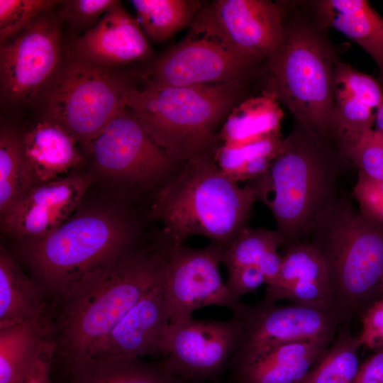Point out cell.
<instances>
[{"label":"cell","instance_id":"obj_1","mask_svg":"<svg viewBox=\"0 0 383 383\" xmlns=\"http://www.w3.org/2000/svg\"><path fill=\"white\" fill-rule=\"evenodd\" d=\"M166 240L135 248L82 278L55 297L49 340L67 365L88 357L96 345L163 278Z\"/></svg>","mask_w":383,"mask_h":383},{"label":"cell","instance_id":"obj_2","mask_svg":"<svg viewBox=\"0 0 383 383\" xmlns=\"http://www.w3.org/2000/svg\"><path fill=\"white\" fill-rule=\"evenodd\" d=\"M352 166L333 140L294 121L267 171L246 184L270 210L284 248L308 240L338 198L340 174Z\"/></svg>","mask_w":383,"mask_h":383},{"label":"cell","instance_id":"obj_3","mask_svg":"<svg viewBox=\"0 0 383 383\" xmlns=\"http://www.w3.org/2000/svg\"><path fill=\"white\" fill-rule=\"evenodd\" d=\"M339 60L310 1H287L282 39L263 68L262 90L274 94L310 132L333 140Z\"/></svg>","mask_w":383,"mask_h":383},{"label":"cell","instance_id":"obj_4","mask_svg":"<svg viewBox=\"0 0 383 383\" xmlns=\"http://www.w3.org/2000/svg\"><path fill=\"white\" fill-rule=\"evenodd\" d=\"M257 201L252 189L220 170L213 156L192 157L152 195L149 218L174 244L202 235L223 249L248 225Z\"/></svg>","mask_w":383,"mask_h":383},{"label":"cell","instance_id":"obj_5","mask_svg":"<svg viewBox=\"0 0 383 383\" xmlns=\"http://www.w3.org/2000/svg\"><path fill=\"white\" fill-rule=\"evenodd\" d=\"M246 87L215 84L188 87L132 86L124 105L154 140L177 162L213 156L219 132L231 110L247 96Z\"/></svg>","mask_w":383,"mask_h":383},{"label":"cell","instance_id":"obj_6","mask_svg":"<svg viewBox=\"0 0 383 383\" xmlns=\"http://www.w3.org/2000/svg\"><path fill=\"white\" fill-rule=\"evenodd\" d=\"M307 240L323 258L333 309L345 321L380 298L383 225L364 216L345 194L320 218Z\"/></svg>","mask_w":383,"mask_h":383},{"label":"cell","instance_id":"obj_7","mask_svg":"<svg viewBox=\"0 0 383 383\" xmlns=\"http://www.w3.org/2000/svg\"><path fill=\"white\" fill-rule=\"evenodd\" d=\"M135 238V224L127 214L92 209L72 216L48 235L26 244V255L39 286L57 297L134 249Z\"/></svg>","mask_w":383,"mask_h":383},{"label":"cell","instance_id":"obj_8","mask_svg":"<svg viewBox=\"0 0 383 383\" xmlns=\"http://www.w3.org/2000/svg\"><path fill=\"white\" fill-rule=\"evenodd\" d=\"M131 87L113 68L70 55L49 83L45 118L86 147L125 107Z\"/></svg>","mask_w":383,"mask_h":383},{"label":"cell","instance_id":"obj_9","mask_svg":"<svg viewBox=\"0 0 383 383\" xmlns=\"http://www.w3.org/2000/svg\"><path fill=\"white\" fill-rule=\"evenodd\" d=\"M85 148L99 172L140 189L155 187L157 191L182 165L126 106Z\"/></svg>","mask_w":383,"mask_h":383},{"label":"cell","instance_id":"obj_10","mask_svg":"<svg viewBox=\"0 0 383 383\" xmlns=\"http://www.w3.org/2000/svg\"><path fill=\"white\" fill-rule=\"evenodd\" d=\"M286 1L216 0L201 6L188 38L217 40L248 60L265 64L284 33Z\"/></svg>","mask_w":383,"mask_h":383},{"label":"cell","instance_id":"obj_11","mask_svg":"<svg viewBox=\"0 0 383 383\" xmlns=\"http://www.w3.org/2000/svg\"><path fill=\"white\" fill-rule=\"evenodd\" d=\"M58 16L45 13L1 43V98L13 104L32 101L60 65L62 35Z\"/></svg>","mask_w":383,"mask_h":383},{"label":"cell","instance_id":"obj_12","mask_svg":"<svg viewBox=\"0 0 383 383\" xmlns=\"http://www.w3.org/2000/svg\"><path fill=\"white\" fill-rule=\"evenodd\" d=\"M223 251L215 243L191 248L167 240L163 284L170 322L206 306L228 308L233 314L238 311L243 303L231 296L219 272Z\"/></svg>","mask_w":383,"mask_h":383},{"label":"cell","instance_id":"obj_13","mask_svg":"<svg viewBox=\"0 0 383 383\" xmlns=\"http://www.w3.org/2000/svg\"><path fill=\"white\" fill-rule=\"evenodd\" d=\"M265 64L248 60L216 40L187 38L167 50L149 69L148 83L168 87L235 84L248 87Z\"/></svg>","mask_w":383,"mask_h":383},{"label":"cell","instance_id":"obj_14","mask_svg":"<svg viewBox=\"0 0 383 383\" xmlns=\"http://www.w3.org/2000/svg\"><path fill=\"white\" fill-rule=\"evenodd\" d=\"M244 335L241 321L196 320L192 316L170 322L167 355L162 365L186 381L213 379L229 366Z\"/></svg>","mask_w":383,"mask_h":383},{"label":"cell","instance_id":"obj_15","mask_svg":"<svg viewBox=\"0 0 383 383\" xmlns=\"http://www.w3.org/2000/svg\"><path fill=\"white\" fill-rule=\"evenodd\" d=\"M233 316L243 326V341L234 355L259 352L277 345L333 338L345 322L333 309L294 304L278 306L263 300L249 306L242 304Z\"/></svg>","mask_w":383,"mask_h":383},{"label":"cell","instance_id":"obj_16","mask_svg":"<svg viewBox=\"0 0 383 383\" xmlns=\"http://www.w3.org/2000/svg\"><path fill=\"white\" fill-rule=\"evenodd\" d=\"M92 181L89 173L72 172L35 185L1 218L3 231L26 244L44 238L72 217Z\"/></svg>","mask_w":383,"mask_h":383},{"label":"cell","instance_id":"obj_17","mask_svg":"<svg viewBox=\"0 0 383 383\" xmlns=\"http://www.w3.org/2000/svg\"><path fill=\"white\" fill-rule=\"evenodd\" d=\"M170 325V316L162 278L96 345L89 357L166 356Z\"/></svg>","mask_w":383,"mask_h":383},{"label":"cell","instance_id":"obj_18","mask_svg":"<svg viewBox=\"0 0 383 383\" xmlns=\"http://www.w3.org/2000/svg\"><path fill=\"white\" fill-rule=\"evenodd\" d=\"M151 50L138 20L118 1L72 43L70 55L113 68L145 59Z\"/></svg>","mask_w":383,"mask_h":383},{"label":"cell","instance_id":"obj_19","mask_svg":"<svg viewBox=\"0 0 383 383\" xmlns=\"http://www.w3.org/2000/svg\"><path fill=\"white\" fill-rule=\"evenodd\" d=\"M283 265L276 282L267 286L264 301L287 299L294 304L333 309L328 270L323 257L309 240L286 247Z\"/></svg>","mask_w":383,"mask_h":383},{"label":"cell","instance_id":"obj_20","mask_svg":"<svg viewBox=\"0 0 383 383\" xmlns=\"http://www.w3.org/2000/svg\"><path fill=\"white\" fill-rule=\"evenodd\" d=\"M333 338L277 345L234 355L230 363L235 383H301Z\"/></svg>","mask_w":383,"mask_h":383},{"label":"cell","instance_id":"obj_21","mask_svg":"<svg viewBox=\"0 0 383 383\" xmlns=\"http://www.w3.org/2000/svg\"><path fill=\"white\" fill-rule=\"evenodd\" d=\"M77 143L67 130L45 118L23 133L25 157L36 185L74 172L82 162Z\"/></svg>","mask_w":383,"mask_h":383},{"label":"cell","instance_id":"obj_22","mask_svg":"<svg viewBox=\"0 0 383 383\" xmlns=\"http://www.w3.org/2000/svg\"><path fill=\"white\" fill-rule=\"evenodd\" d=\"M322 25L333 28L363 48L379 68L383 89V18L365 0L310 1Z\"/></svg>","mask_w":383,"mask_h":383},{"label":"cell","instance_id":"obj_23","mask_svg":"<svg viewBox=\"0 0 383 383\" xmlns=\"http://www.w3.org/2000/svg\"><path fill=\"white\" fill-rule=\"evenodd\" d=\"M49 322L33 319L0 328V383H24L43 357L54 351Z\"/></svg>","mask_w":383,"mask_h":383},{"label":"cell","instance_id":"obj_24","mask_svg":"<svg viewBox=\"0 0 383 383\" xmlns=\"http://www.w3.org/2000/svg\"><path fill=\"white\" fill-rule=\"evenodd\" d=\"M274 94L262 90L238 103L219 132L221 144L239 146L281 135L284 111Z\"/></svg>","mask_w":383,"mask_h":383},{"label":"cell","instance_id":"obj_25","mask_svg":"<svg viewBox=\"0 0 383 383\" xmlns=\"http://www.w3.org/2000/svg\"><path fill=\"white\" fill-rule=\"evenodd\" d=\"M43 292L1 245L0 328L33 319L49 322L44 316Z\"/></svg>","mask_w":383,"mask_h":383},{"label":"cell","instance_id":"obj_26","mask_svg":"<svg viewBox=\"0 0 383 383\" xmlns=\"http://www.w3.org/2000/svg\"><path fill=\"white\" fill-rule=\"evenodd\" d=\"M69 383H187L167 371L162 363L141 358L91 356L67 367Z\"/></svg>","mask_w":383,"mask_h":383},{"label":"cell","instance_id":"obj_27","mask_svg":"<svg viewBox=\"0 0 383 383\" xmlns=\"http://www.w3.org/2000/svg\"><path fill=\"white\" fill-rule=\"evenodd\" d=\"M36 185L26 160L23 133L3 126L0 132V215L4 217Z\"/></svg>","mask_w":383,"mask_h":383},{"label":"cell","instance_id":"obj_28","mask_svg":"<svg viewBox=\"0 0 383 383\" xmlns=\"http://www.w3.org/2000/svg\"><path fill=\"white\" fill-rule=\"evenodd\" d=\"M282 135L231 146L221 144L213 159L220 170L236 183L248 182L265 174L282 148Z\"/></svg>","mask_w":383,"mask_h":383},{"label":"cell","instance_id":"obj_29","mask_svg":"<svg viewBox=\"0 0 383 383\" xmlns=\"http://www.w3.org/2000/svg\"><path fill=\"white\" fill-rule=\"evenodd\" d=\"M138 20L146 37L163 42L192 25L201 5L193 0H132Z\"/></svg>","mask_w":383,"mask_h":383},{"label":"cell","instance_id":"obj_30","mask_svg":"<svg viewBox=\"0 0 383 383\" xmlns=\"http://www.w3.org/2000/svg\"><path fill=\"white\" fill-rule=\"evenodd\" d=\"M350 321L341 323L327 349L301 383H353L360 367L358 336Z\"/></svg>","mask_w":383,"mask_h":383},{"label":"cell","instance_id":"obj_31","mask_svg":"<svg viewBox=\"0 0 383 383\" xmlns=\"http://www.w3.org/2000/svg\"><path fill=\"white\" fill-rule=\"evenodd\" d=\"M282 245V238L276 230L248 226L223 249L221 263L228 270L257 265L266 252L277 250Z\"/></svg>","mask_w":383,"mask_h":383},{"label":"cell","instance_id":"obj_32","mask_svg":"<svg viewBox=\"0 0 383 383\" xmlns=\"http://www.w3.org/2000/svg\"><path fill=\"white\" fill-rule=\"evenodd\" d=\"M335 144L342 155L357 172L383 181V136L374 128Z\"/></svg>","mask_w":383,"mask_h":383},{"label":"cell","instance_id":"obj_33","mask_svg":"<svg viewBox=\"0 0 383 383\" xmlns=\"http://www.w3.org/2000/svg\"><path fill=\"white\" fill-rule=\"evenodd\" d=\"M334 96L356 99L377 112L383 103V89L377 79L338 61L333 74Z\"/></svg>","mask_w":383,"mask_h":383},{"label":"cell","instance_id":"obj_34","mask_svg":"<svg viewBox=\"0 0 383 383\" xmlns=\"http://www.w3.org/2000/svg\"><path fill=\"white\" fill-rule=\"evenodd\" d=\"M63 1L0 0V41L12 38Z\"/></svg>","mask_w":383,"mask_h":383},{"label":"cell","instance_id":"obj_35","mask_svg":"<svg viewBox=\"0 0 383 383\" xmlns=\"http://www.w3.org/2000/svg\"><path fill=\"white\" fill-rule=\"evenodd\" d=\"M118 1L116 0L63 1L58 16L61 21L67 22L72 28L82 30L93 26L97 20L99 21Z\"/></svg>","mask_w":383,"mask_h":383},{"label":"cell","instance_id":"obj_36","mask_svg":"<svg viewBox=\"0 0 383 383\" xmlns=\"http://www.w3.org/2000/svg\"><path fill=\"white\" fill-rule=\"evenodd\" d=\"M352 194L364 216L383 225V181L358 172Z\"/></svg>","mask_w":383,"mask_h":383},{"label":"cell","instance_id":"obj_37","mask_svg":"<svg viewBox=\"0 0 383 383\" xmlns=\"http://www.w3.org/2000/svg\"><path fill=\"white\" fill-rule=\"evenodd\" d=\"M362 329L358 336L362 346L374 351L383 349V296L362 313Z\"/></svg>","mask_w":383,"mask_h":383},{"label":"cell","instance_id":"obj_38","mask_svg":"<svg viewBox=\"0 0 383 383\" xmlns=\"http://www.w3.org/2000/svg\"><path fill=\"white\" fill-rule=\"evenodd\" d=\"M228 272L226 285L235 300H240L241 296L254 292L261 285L266 284L265 276L257 265L237 267Z\"/></svg>","mask_w":383,"mask_h":383},{"label":"cell","instance_id":"obj_39","mask_svg":"<svg viewBox=\"0 0 383 383\" xmlns=\"http://www.w3.org/2000/svg\"><path fill=\"white\" fill-rule=\"evenodd\" d=\"M353 383H383V349L374 351L361 363Z\"/></svg>","mask_w":383,"mask_h":383},{"label":"cell","instance_id":"obj_40","mask_svg":"<svg viewBox=\"0 0 383 383\" xmlns=\"http://www.w3.org/2000/svg\"><path fill=\"white\" fill-rule=\"evenodd\" d=\"M284 262V255L277 252V250H270L266 252L257 266L265 276L267 286L274 284L277 279Z\"/></svg>","mask_w":383,"mask_h":383},{"label":"cell","instance_id":"obj_41","mask_svg":"<svg viewBox=\"0 0 383 383\" xmlns=\"http://www.w3.org/2000/svg\"><path fill=\"white\" fill-rule=\"evenodd\" d=\"M53 355L52 351L47 353L24 383H52L50 370Z\"/></svg>","mask_w":383,"mask_h":383},{"label":"cell","instance_id":"obj_42","mask_svg":"<svg viewBox=\"0 0 383 383\" xmlns=\"http://www.w3.org/2000/svg\"><path fill=\"white\" fill-rule=\"evenodd\" d=\"M374 130L383 136V103L376 112Z\"/></svg>","mask_w":383,"mask_h":383},{"label":"cell","instance_id":"obj_43","mask_svg":"<svg viewBox=\"0 0 383 383\" xmlns=\"http://www.w3.org/2000/svg\"><path fill=\"white\" fill-rule=\"evenodd\" d=\"M380 292H381V294L383 296V276L381 280Z\"/></svg>","mask_w":383,"mask_h":383}]
</instances>
